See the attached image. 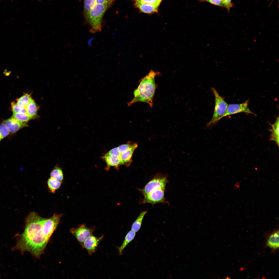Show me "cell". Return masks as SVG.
I'll return each mask as SVG.
<instances>
[{
	"mask_svg": "<svg viewBox=\"0 0 279 279\" xmlns=\"http://www.w3.org/2000/svg\"><path fill=\"white\" fill-rule=\"evenodd\" d=\"M107 165L109 167L115 166L117 167L120 165H122L120 157H116L106 153L103 157Z\"/></svg>",
	"mask_w": 279,
	"mask_h": 279,
	"instance_id": "2e32d148",
	"label": "cell"
},
{
	"mask_svg": "<svg viewBox=\"0 0 279 279\" xmlns=\"http://www.w3.org/2000/svg\"><path fill=\"white\" fill-rule=\"evenodd\" d=\"M200 2H207L210 3L223 7H225L222 0H199Z\"/></svg>",
	"mask_w": 279,
	"mask_h": 279,
	"instance_id": "83f0119b",
	"label": "cell"
},
{
	"mask_svg": "<svg viewBox=\"0 0 279 279\" xmlns=\"http://www.w3.org/2000/svg\"><path fill=\"white\" fill-rule=\"evenodd\" d=\"M165 189H160L144 195L143 203H149L154 205L156 203L165 202Z\"/></svg>",
	"mask_w": 279,
	"mask_h": 279,
	"instance_id": "9c48e42d",
	"label": "cell"
},
{
	"mask_svg": "<svg viewBox=\"0 0 279 279\" xmlns=\"http://www.w3.org/2000/svg\"><path fill=\"white\" fill-rule=\"evenodd\" d=\"M95 227L93 226L89 228L84 223L80 224L76 228H72L70 232L76 238L83 247V243L86 239L95 231Z\"/></svg>",
	"mask_w": 279,
	"mask_h": 279,
	"instance_id": "5b68a950",
	"label": "cell"
},
{
	"mask_svg": "<svg viewBox=\"0 0 279 279\" xmlns=\"http://www.w3.org/2000/svg\"><path fill=\"white\" fill-rule=\"evenodd\" d=\"M3 123L12 134L14 133L21 129L28 126L27 122L20 121L12 117L4 120Z\"/></svg>",
	"mask_w": 279,
	"mask_h": 279,
	"instance_id": "8fae6325",
	"label": "cell"
},
{
	"mask_svg": "<svg viewBox=\"0 0 279 279\" xmlns=\"http://www.w3.org/2000/svg\"><path fill=\"white\" fill-rule=\"evenodd\" d=\"M61 215L55 213L51 217L45 219L43 228L46 237L49 240L59 223Z\"/></svg>",
	"mask_w": 279,
	"mask_h": 279,
	"instance_id": "8992f818",
	"label": "cell"
},
{
	"mask_svg": "<svg viewBox=\"0 0 279 279\" xmlns=\"http://www.w3.org/2000/svg\"><path fill=\"white\" fill-rule=\"evenodd\" d=\"M108 154L116 157H120L121 153L117 147L114 148L107 152Z\"/></svg>",
	"mask_w": 279,
	"mask_h": 279,
	"instance_id": "f546056e",
	"label": "cell"
},
{
	"mask_svg": "<svg viewBox=\"0 0 279 279\" xmlns=\"http://www.w3.org/2000/svg\"><path fill=\"white\" fill-rule=\"evenodd\" d=\"M12 117L21 122H27L32 119L26 113L22 112L13 113Z\"/></svg>",
	"mask_w": 279,
	"mask_h": 279,
	"instance_id": "7402d4cb",
	"label": "cell"
},
{
	"mask_svg": "<svg viewBox=\"0 0 279 279\" xmlns=\"http://www.w3.org/2000/svg\"><path fill=\"white\" fill-rule=\"evenodd\" d=\"M32 99L30 94H25L23 95L17 99V103L25 108Z\"/></svg>",
	"mask_w": 279,
	"mask_h": 279,
	"instance_id": "44dd1931",
	"label": "cell"
},
{
	"mask_svg": "<svg viewBox=\"0 0 279 279\" xmlns=\"http://www.w3.org/2000/svg\"><path fill=\"white\" fill-rule=\"evenodd\" d=\"M61 184V181L52 177L49 178L48 181L49 188L50 192L53 193H54L56 190L59 188Z\"/></svg>",
	"mask_w": 279,
	"mask_h": 279,
	"instance_id": "ffe728a7",
	"label": "cell"
},
{
	"mask_svg": "<svg viewBox=\"0 0 279 279\" xmlns=\"http://www.w3.org/2000/svg\"><path fill=\"white\" fill-rule=\"evenodd\" d=\"M161 0V1H162V0Z\"/></svg>",
	"mask_w": 279,
	"mask_h": 279,
	"instance_id": "d6a6232c",
	"label": "cell"
},
{
	"mask_svg": "<svg viewBox=\"0 0 279 279\" xmlns=\"http://www.w3.org/2000/svg\"><path fill=\"white\" fill-rule=\"evenodd\" d=\"M11 105V109L13 113H26L25 108L18 104L14 102H12Z\"/></svg>",
	"mask_w": 279,
	"mask_h": 279,
	"instance_id": "d4e9b609",
	"label": "cell"
},
{
	"mask_svg": "<svg viewBox=\"0 0 279 279\" xmlns=\"http://www.w3.org/2000/svg\"><path fill=\"white\" fill-rule=\"evenodd\" d=\"M266 246L273 251L277 250L279 248V230H275L267 236L265 243Z\"/></svg>",
	"mask_w": 279,
	"mask_h": 279,
	"instance_id": "7c38bea8",
	"label": "cell"
},
{
	"mask_svg": "<svg viewBox=\"0 0 279 279\" xmlns=\"http://www.w3.org/2000/svg\"><path fill=\"white\" fill-rule=\"evenodd\" d=\"M136 144L134 143H128L127 144L121 145L117 148L121 154L129 150Z\"/></svg>",
	"mask_w": 279,
	"mask_h": 279,
	"instance_id": "4316f807",
	"label": "cell"
},
{
	"mask_svg": "<svg viewBox=\"0 0 279 279\" xmlns=\"http://www.w3.org/2000/svg\"><path fill=\"white\" fill-rule=\"evenodd\" d=\"M146 211L141 212L139 216L133 224L131 230L136 233L140 229L144 217L147 213Z\"/></svg>",
	"mask_w": 279,
	"mask_h": 279,
	"instance_id": "d6986e66",
	"label": "cell"
},
{
	"mask_svg": "<svg viewBox=\"0 0 279 279\" xmlns=\"http://www.w3.org/2000/svg\"><path fill=\"white\" fill-rule=\"evenodd\" d=\"M135 6L142 12L147 13L157 12L158 7L152 4L141 2L136 0Z\"/></svg>",
	"mask_w": 279,
	"mask_h": 279,
	"instance_id": "4fadbf2b",
	"label": "cell"
},
{
	"mask_svg": "<svg viewBox=\"0 0 279 279\" xmlns=\"http://www.w3.org/2000/svg\"><path fill=\"white\" fill-rule=\"evenodd\" d=\"M157 73L151 70L142 79L137 88L134 92V97L128 103V106L134 103L142 102L148 104L151 107L153 105V98L156 88L155 82Z\"/></svg>",
	"mask_w": 279,
	"mask_h": 279,
	"instance_id": "7a4b0ae2",
	"label": "cell"
},
{
	"mask_svg": "<svg viewBox=\"0 0 279 279\" xmlns=\"http://www.w3.org/2000/svg\"><path fill=\"white\" fill-rule=\"evenodd\" d=\"M211 89L215 98V108L212 118L207 124L206 128H211L214 126L220 119L223 117L228 105L214 88H212Z\"/></svg>",
	"mask_w": 279,
	"mask_h": 279,
	"instance_id": "277c9868",
	"label": "cell"
},
{
	"mask_svg": "<svg viewBox=\"0 0 279 279\" xmlns=\"http://www.w3.org/2000/svg\"><path fill=\"white\" fill-rule=\"evenodd\" d=\"M224 5L225 7L229 10L230 8L232 6L231 3V0H222Z\"/></svg>",
	"mask_w": 279,
	"mask_h": 279,
	"instance_id": "4dcf8cb0",
	"label": "cell"
},
{
	"mask_svg": "<svg viewBox=\"0 0 279 279\" xmlns=\"http://www.w3.org/2000/svg\"><path fill=\"white\" fill-rule=\"evenodd\" d=\"M248 104V101L247 100L241 104H228L223 117L240 113L255 114L249 109Z\"/></svg>",
	"mask_w": 279,
	"mask_h": 279,
	"instance_id": "ba28073f",
	"label": "cell"
},
{
	"mask_svg": "<svg viewBox=\"0 0 279 279\" xmlns=\"http://www.w3.org/2000/svg\"><path fill=\"white\" fill-rule=\"evenodd\" d=\"M167 182L165 177H156L149 182L141 190L144 194L148 193L157 189H165Z\"/></svg>",
	"mask_w": 279,
	"mask_h": 279,
	"instance_id": "52a82bcc",
	"label": "cell"
},
{
	"mask_svg": "<svg viewBox=\"0 0 279 279\" xmlns=\"http://www.w3.org/2000/svg\"><path fill=\"white\" fill-rule=\"evenodd\" d=\"M136 233L131 230L127 233L122 244L118 247L119 254L120 255L122 254L124 249L127 245L134 239Z\"/></svg>",
	"mask_w": 279,
	"mask_h": 279,
	"instance_id": "9a60e30c",
	"label": "cell"
},
{
	"mask_svg": "<svg viewBox=\"0 0 279 279\" xmlns=\"http://www.w3.org/2000/svg\"><path fill=\"white\" fill-rule=\"evenodd\" d=\"M27 113L32 119L37 115L38 106L35 101L32 99L25 107Z\"/></svg>",
	"mask_w": 279,
	"mask_h": 279,
	"instance_id": "e0dca14e",
	"label": "cell"
},
{
	"mask_svg": "<svg viewBox=\"0 0 279 279\" xmlns=\"http://www.w3.org/2000/svg\"><path fill=\"white\" fill-rule=\"evenodd\" d=\"M51 177L61 181L63 180V175L62 170L60 168H55L50 173Z\"/></svg>",
	"mask_w": 279,
	"mask_h": 279,
	"instance_id": "cb8c5ba5",
	"label": "cell"
},
{
	"mask_svg": "<svg viewBox=\"0 0 279 279\" xmlns=\"http://www.w3.org/2000/svg\"><path fill=\"white\" fill-rule=\"evenodd\" d=\"M279 117L277 118L275 122L273 124H271L272 129L270 130L271 134L270 139L271 141H274L278 146L279 145Z\"/></svg>",
	"mask_w": 279,
	"mask_h": 279,
	"instance_id": "5bb4252c",
	"label": "cell"
},
{
	"mask_svg": "<svg viewBox=\"0 0 279 279\" xmlns=\"http://www.w3.org/2000/svg\"><path fill=\"white\" fill-rule=\"evenodd\" d=\"M137 147V145L136 144L129 150L121 154L120 157L122 165L130 161L134 151Z\"/></svg>",
	"mask_w": 279,
	"mask_h": 279,
	"instance_id": "ac0fdd59",
	"label": "cell"
},
{
	"mask_svg": "<svg viewBox=\"0 0 279 279\" xmlns=\"http://www.w3.org/2000/svg\"><path fill=\"white\" fill-rule=\"evenodd\" d=\"M103 237V235L99 237H96L92 234L90 235L84 242L82 248L86 249L89 254L91 255L97 250L98 245Z\"/></svg>",
	"mask_w": 279,
	"mask_h": 279,
	"instance_id": "30bf717a",
	"label": "cell"
},
{
	"mask_svg": "<svg viewBox=\"0 0 279 279\" xmlns=\"http://www.w3.org/2000/svg\"><path fill=\"white\" fill-rule=\"evenodd\" d=\"M96 3V0H84V13L85 17Z\"/></svg>",
	"mask_w": 279,
	"mask_h": 279,
	"instance_id": "603a6c76",
	"label": "cell"
},
{
	"mask_svg": "<svg viewBox=\"0 0 279 279\" xmlns=\"http://www.w3.org/2000/svg\"><path fill=\"white\" fill-rule=\"evenodd\" d=\"M112 4L96 3L85 17L90 26V32L92 33L101 31L102 27V18L106 10Z\"/></svg>",
	"mask_w": 279,
	"mask_h": 279,
	"instance_id": "3957f363",
	"label": "cell"
},
{
	"mask_svg": "<svg viewBox=\"0 0 279 279\" xmlns=\"http://www.w3.org/2000/svg\"><path fill=\"white\" fill-rule=\"evenodd\" d=\"M141 2L154 5L157 7L159 6L161 1L160 0H137Z\"/></svg>",
	"mask_w": 279,
	"mask_h": 279,
	"instance_id": "f1b7e54d",
	"label": "cell"
},
{
	"mask_svg": "<svg viewBox=\"0 0 279 279\" xmlns=\"http://www.w3.org/2000/svg\"><path fill=\"white\" fill-rule=\"evenodd\" d=\"M10 132L3 123L0 125V142L3 138L8 136Z\"/></svg>",
	"mask_w": 279,
	"mask_h": 279,
	"instance_id": "484cf974",
	"label": "cell"
},
{
	"mask_svg": "<svg viewBox=\"0 0 279 279\" xmlns=\"http://www.w3.org/2000/svg\"><path fill=\"white\" fill-rule=\"evenodd\" d=\"M45 219L34 212L29 214L26 220L24 231L15 247L16 249L22 253L27 251L35 257H40L49 241L43 228Z\"/></svg>",
	"mask_w": 279,
	"mask_h": 279,
	"instance_id": "6da1fadb",
	"label": "cell"
},
{
	"mask_svg": "<svg viewBox=\"0 0 279 279\" xmlns=\"http://www.w3.org/2000/svg\"><path fill=\"white\" fill-rule=\"evenodd\" d=\"M114 0H96V3L112 4Z\"/></svg>",
	"mask_w": 279,
	"mask_h": 279,
	"instance_id": "1f68e13d",
	"label": "cell"
}]
</instances>
